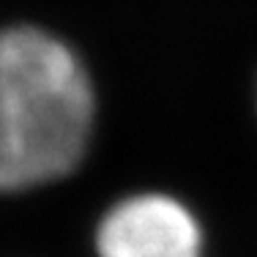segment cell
<instances>
[{"mask_svg":"<svg viewBox=\"0 0 257 257\" xmlns=\"http://www.w3.org/2000/svg\"><path fill=\"white\" fill-rule=\"evenodd\" d=\"M93 126V90L66 44L33 28L0 33V192L71 173Z\"/></svg>","mask_w":257,"mask_h":257,"instance_id":"cell-1","label":"cell"},{"mask_svg":"<svg viewBox=\"0 0 257 257\" xmlns=\"http://www.w3.org/2000/svg\"><path fill=\"white\" fill-rule=\"evenodd\" d=\"M99 257H200V227L178 200L137 194L104 216Z\"/></svg>","mask_w":257,"mask_h":257,"instance_id":"cell-2","label":"cell"}]
</instances>
